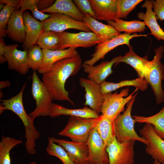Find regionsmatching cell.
Wrapping results in <instances>:
<instances>
[{"label":"cell","mask_w":164,"mask_h":164,"mask_svg":"<svg viewBox=\"0 0 164 164\" xmlns=\"http://www.w3.org/2000/svg\"><path fill=\"white\" fill-rule=\"evenodd\" d=\"M60 37L58 32L50 31H44L40 35L36 44L42 49L58 50Z\"/></svg>","instance_id":"31"},{"label":"cell","mask_w":164,"mask_h":164,"mask_svg":"<svg viewBox=\"0 0 164 164\" xmlns=\"http://www.w3.org/2000/svg\"><path fill=\"white\" fill-rule=\"evenodd\" d=\"M119 56L114 57L111 61H104L96 66H91L83 63L84 71L88 73L87 78L100 84L113 72L112 67L121 57Z\"/></svg>","instance_id":"18"},{"label":"cell","mask_w":164,"mask_h":164,"mask_svg":"<svg viewBox=\"0 0 164 164\" xmlns=\"http://www.w3.org/2000/svg\"><path fill=\"white\" fill-rule=\"evenodd\" d=\"M96 127L106 147L115 136L114 122L101 115Z\"/></svg>","instance_id":"30"},{"label":"cell","mask_w":164,"mask_h":164,"mask_svg":"<svg viewBox=\"0 0 164 164\" xmlns=\"http://www.w3.org/2000/svg\"><path fill=\"white\" fill-rule=\"evenodd\" d=\"M83 21L103 42L110 40L121 34L112 26L104 24L89 15L84 16Z\"/></svg>","instance_id":"24"},{"label":"cell","mask_w":164,"mask_h":164,"mask_svg":"<svg viewBox=\"0 0 164 164\" xmlns=\"http://www.w3.org/2000/svg\"><path fill=\"white\" fill-rule=\"evenodd\" d=\"M154 51L155 55L153 60L149 61V70L144 79L152 88L156 104H159L164 101V91L162 85V81L164 79V66L161 61L164 47L160 45Z\"/></svg>","instance_id":"4"},{"label":"cell","mask_w":164,"mask_h":164,"mask_svg":"<svg viewBox=\"0 0 164 164\" xmlns=\"http://www.w3.org/2000/svg\"><path fill=\"white\" fill-rule=\"evenodd\" d=\"M38 0H21L19 6L15 8L22 12L29 10L31 11L35 18L42 22L47 19L50 14H45L39 11L37 7Z\"/></svg>","instance_id":"35"},{"label":"cell","mask_w":164,"mask_h":164,"mask_svg":"<svg viewBox=\"0 0 164 164\" xmlns=\"http://www.w3.org/2000/svg\"><path fill=\"white\" fill-rule=\"evenodd\" d=\"M61 115H69L86 118H97L100 115L86 106L82 108L69 109L60 105L52 103L49 116L52 118Z\"/></svg>","instance_id":"26"},{"label":"cell","mask_w":164,"mask_h":164,"mask_svg":"<svg viewBox=\"0 0 164 164\" xmlns=\"http://www.w3.org/2000/svg\"><path fill=\"white\" fill-rule=\"evenodd\" d=\"M153 164H161L157 160H154V162H153Z\"/></svg>","instance_id":"45"},{"label":"cell","mask_w":164,"mask_h":164,"mask_svg":"<svg viewBox=\"0 0 164 164\" xmlns=\"http://www.w3.org/2000/svg\"><path fill=\"white\" fill-rule=\"evenodd\" d=\"M138 89L135 90L129 95V88L121 90L119 93L116 92L103 94V101L101 112L103 117L114 121L121 113L124 111L125 106L134 97Z\"/></svg>","instance_id":"5"},{"label":"cell","mask_w":164,"mask_h":164,"mask_svg":"<svg viewBox=\"0 0 164 164\" xmlns=\"http://www.w3.org/2000/svg\"><path fill=\"white\" fill-rule=\"evenodd\" d=\"M142 0H117L116 18L126 19L128 15Z\"/></svg>","instance_id":"36"},{"label":"cell","mask_w":164,"mask_h":164,"mask_svg":"<svg viewBox=\"0 0 164 164\" xmlns=\"http://www.w3.org/2000/svg\"><path fill=\"white\" fill-rule=\"evenodd\" d=\"M43 50V61L41 67L37 70L38 73L42 74L49 70L57 61L78 54L76 48L74 47L69 48L63 50Z\"/></svg>","instance_id":"23"},{"label":"cell","mask_w":164,"mask_h":164,"mask_svg":"<svg viewBox=\"0 0 164 164\" xmlns=\"http://www.w3.org/2000/svg\"><path fill=\"white\" fill-rule=\"evenodd\" d=\"M26 30V37L22 44L24 50H28L36 43L44 31L42 22L35 19L28 12H23Z\"/></svg>","instance_id":"17"},{"label":"cell","mask_w":164,"mask_h":164,"mask_svg":"<svg viewBox=\"0 0 164 164\" xmlns=\"http://www.w3.org/2000/svg\"><path fill=\"white\" fill-rule=\"evenodd\" d=\"M55 2L54 0H38L37 7L38 10L42 12L50 7Z\"/></svg>","instance_id":"40"},{"label":"cell","mask_w":164,"mask_h":164,"mask_svg":"<svg viewBox=\"0 0 164 164\" xmlns=\"http://www.w3.org/2000/svg\"><path fill=\"white\" fill-rule=\"evenodd\" d=\"M46 151L49 155L58 158L63 164H75L71 159L63 148L60 145L54 142L51 137L48 138V144Z\"/></svg>","instance_id":"33"},{"label":"cell","mask_w":164,"mask_h":164,"mask_svg":"<svg viewBox=\"0 0 164 164\" xmlns=\"http://www.w3.org/2000/svg\"><path fill=\"white\" fill-rule=\"evenodd\" d=\"M28 51V67L33 71L37 70L41 67L43 61V50L39 45L36 44L30 48Z\"/></svg>","instance_id":"34"},{"label":"cell","mask_w":164,"mask_h":164,"mask_svg":"<svg viewBox=\"0 0 164 164\" xmlns=\"http://www.w3.org/2000/svg\"><path fill=\"white\" fill-rule=\"evenodd\" d=\"M31 93L36 101V107L29 115L34 118L41 116H49L53 99L36 71H33L32 75Z\"/></svg>","instance_id":"7"},{"label":"cell","mask_w":164,"mask_h":164,"mask_svg":"<svg viewBox=\"0 0 164 164\" xmlns=\"http://www.w3.org/2000/svg\"><path fill=\"white\" fill-rule=\"evenodd\" d=\"M108 25L113 27L120 32H124L129 34L144 32L146 25L143 21L135 20L126 21L116 18L113 21L107 22Z\"/></svg>","instance_id":"28"},{"label":"cell","mask_w":164,"mask_h":164,"mask_svg":"<svg viewBox=\"0 0 164 164\" xmlns=\"http://www.w3.org/2000/svg\"><path fill=\"white\" fill-rule=\"evenodd\" d=\"M51 138L54 142L63 148L75 164H89L87 142L69 141L53 137Z\"/></svg>","instance_id":"16"},{"label":"cell","mask_w":164,"mask_h":164,"mask_svg":"<svg viewBox=\"0 0 164 164\" xmlns=\"http://www.w3.org/2000/svg\"><path fill=\"white\" fill-rule=\"evenodd\" d=\"M86 142L88 148L89 164H109L106 147L96 126L90 132Z\"/></svg>","instance_id":"13"},{"label":"cell","mask_w":164,"mask_h":164,"mask_svg":"<svg viewBox=\"0 0 164 164\" xmlns=\"http://www.w3.org/2000/svg\"><path fill=\"white\" fill-rule=\"evenodd\" d=\"M83 64L78 54L57 61L49 70L43 74L42 81L53 100L67 101L74 105L65 88V84L69 77L77 73Z\"/></svg>","instance_id":"1"},{"label":"cell","mask_w":164,"mask_h":164,"mask_svg":"<svg viewBox=\"0 0 164 164\" xmlns=\"http://www.w3.org/2000/svg\"><path fill=\"white\" fill-rule=\"evenodd\" d=\"M156 20L164 21V0H152Z\"/></svg>","instance_id":"39"},{"label":"cell","mask_w":164,"mask_h":164,"mask_svg":"<svg viewBox=\"0 0 164 164\" xmlns=\"http://www.w3.org/2000/svg\"><path fill=\"white\" fill-rule=\"evenodd\" d=\"M15 7L5 5L0 12V38L7 36L6 29L11 16L15 10Z\"/></svg>","instance_id":"37"},{"label":"cell","mask_w":164,"mask_h":164,"mask_svg":"<svg viewBox=\"0 0 164 164\" xmlns=\"http://www.w3.org/2000/svg\"><path fill=\"white\" fill-rule=\"evenodd\" d=\"M147 36L145 34H138L137 33L131 34L125 32L110 40L101 43L96 46L94 53L91 56V58L85 61L84 63L94 65L100 59H103L108 53L118 46L126 45L129 47L130 41L132 38L139 36L147 37Z\"/></svg>","instance_id":"11"},{"label":"cell","mask_w":164,"mask_h":164,"mask_svg":"<svg viewBox=\"0 0 164 164\" xmlns=\"http://www.w3.org/2000/svg\"><path fill=\"white\" fill-rule=\"evenodd\" d=\"M141 6L142 8H145L146 11L145 13L138 12L137 15L138 18L143 21L146 26L150 29L151 34L158 40H164V31L157 22L155 14L152 10L153 7L152 0H146Z\"/></svg>","instance_id":"22"},{"label":"cell","mask_w":164,"mask_h":164,"mask_svg":"<svg viewBox=\"0 0 164 164\" xmlns=\"http://www.w3.org/2000/svg\"><path fill=\"white\" fill-rule=\"evenodd\" d=\"M42 12L63 14L79 21H83L84 16L71 0H56L52 6Z\"/></svg>","instance_id":"25"},{"label":"cell","mask_w":164,"mask_h":164,"mask_svg":"<svg viewBox=\"0 0 164 164\" xmlns=\"http://www.w3.org/2000/svg\"><path fill=\"white\" fill-rule=\"evenodd\" d=\"M21 0H0V3L8 5L15 7H17L19 5Z\"/></svg>","instance_id":"42"},{"label":"cell","mask_w":164,"mask_h":164,"mask_svg":"<svg viewBox=\"0 0 164 164\" xmlns=\"http://www.w3.org/2000/svg\"><path fill=\"white\" fill-rule=\"evenodd\" d=\"M26 83L16 95L10 98L1 100L0 112L2 114L5 110H10L17 115L22 121L25 129V137L26 141L25 147L27 152L31 155L36 154V141L39 138L40 134L34 124V118L30 116L26 113L23 104V94Z\"/></svg>","instance_id":"2"},{"label":"cell","mask_w":164,"mask_h":164,"mask_svg":"<svg viewBox=\"0 0 164 164\" xmlns=\"http://www.w3.org/2000/svg\"><path fill=\"white\" fill-rule=\"evenodd\" d=\"M79 84L81 87L84 88L86 92L85 101L84 104L89 106L90 108L99 114L101 112L103 101L100 84L92 80L83 77L80 78Z\"/></svg>","instance_id":"15"},{"label":"cell","mask_w":164,"mask_h":164,"mask_svg":"<svg viewBox=\"0 0 164 164\" xmlns=\"http://www.w3.org/2000/svg\"><path fill=\"white\" fill-rule=\"evenodd\" d=\"M5 5H4V4L3 3H0V11L2 10V9L4 8Z\"/></svg>","instance_id":"44"},{"label":"cell","mask_w":164,"mask_h":164,"mask_svg":"<svg viewBox=\"0 0 164 164\" xmlns=\"http://www.w3.org/2000/svg\"><path fill=\"white\" fill-rule=\"evenodd\" d=\"M17 44L6 45L5 57L9 69L15 70L19 74L25 75L29 70L27 62L28 51L17 49Z\"/></svg>","instance_id":"14"},{"label":"cell","mask_w":164,"mask_h":164,"mask_svg":"<svg viewBox=\"0 0 164 164\" xmlns=\"http://www.w3.org/2000/svg\"><path fill=\"white\" fill-rule=\"evenodd\" d=\"M137 94V93L134 94L133 97L127 104L125 110L114 120L115 136L119 142L134 140L142 142L147 145V142L139 136L135 131L134 124L135 122L131 116L132 108Z\"/></svg>","instance_id":"3"},{"label":"cell","mask_w":164,"mask_h":164,"mask_svg":"<svg viewBox=\"0 0 164 164\" xmlns=\"http://www.w3.org/2000/svg\"><path fill=\"white\" fill-rule=\"evenodd\" d=\"M135 142L130 140L121 143L114 137L105 149L108 153L109 164H133Z\"/></svg>","instance_id":"8"},{"label":"cell","mask_w":164,"mask_h":164,"mask_svg":"<svg viewBox=\"0 0 164 164\" xmlns=\"http://www.w3.org/2000/svg\"><path fill=\"white\" fill-rule=\"evenodd\" d=\"M163 90H164V89H163Z\"/></svg>","instance_id":"48"},{"label":"cell","mask_w":164,"mask_h":164,"mask_svg":"<svg viewBox=\"0 0 164 164\" xmlns=\"http://www.w3.org/2000/svg\"><path fill=\"white\" fill-rule=\"evenodd\" d=\"M97 20L113 21L116 18L117 0H89Z\"/></svg>","instance_id":"19"},{"label":"cell","mask_w":164,"mask_h":164,"mask_svg":"<svg viewBox=\"0 0 164 164\" xmlns=\"http://www.w3.org/2000/svg\"><path fill=\"white\" fill-rule=\"evenodd\" d=\"M6 45L3 38H0V63H2L7 61L5 57V48Z\"/></svg>","instance_id":"41"},{"label":"cell","mask_w":164,"mask_h":164,"mask_svg":"<svg viewBox=\"0 0 164 164\" xmlns=\"http://www.w3.org/2000/svg\"><path fill=\"white\" fill-rule=\"evenodd\" d=\"M59 33L60 37L58 49L60 50L70 47L89 48L103 42L92 32L76 33L63 32Z\"/></svg>","instance_id":"10"},{"label":"cell","mask_w":164,"mask_h":164,"mask_svg":"<svg viewBox=\"0 0 164 164\" xmlns=\"http://www.w3.org/2000/svg\"><path fill=\"white\" fill-rule=\"evenodd\" d=\"M30 164H37L35 162L32 161L30 162Z\"/></svg>","instance_id":"46"},{"label":"cell","mask_w":164,"mask_h":164,"mask_svg":"<svg viewBox=\"0 0 164 164\" xmlns=\"http://www.w3.org/2000/svg\"><path fill=\"white\" fill-rule=\"evenodd\" d=\"M43 31L61 32L69 29H74L85 32H91L83 21L76 20L68 15L57 13H50V16L42 22Z\"/></svg>","instance_id":"9"},{"label":"cell","mask_w":164,"mask_h":164,"mask_svg":"<svg viewBox=\"0 0 164 164\" xmlns=\"http://www.w3.org/2000/svg\"><path fill=\"white\" fill-rule=\"evenodd\" d=\"M11 85L10 82L9 80L1 81L0 82V89L8 87Z\"/></svg>","instance_id":"43"},{"label":"cell","mask_w":164,"mask_h":164,"mask_svg":"<svg viewBox=\"0 0 164 164\" xmlns=\"http://www.w3.org/2000/svg\"><path fill=\"white\" fill-rule=\"evenodd\" d=\"M129 50L121 56L115 64V66L120 63H124L132 67L136 71L138 77L144 78L149 70V61L148 57L139 56L134 51L132 46L130 45Z\"/></svg>","instance_id":"21"},{"label":"cell","mask_w":164,"mask_h":164,"mask_svg":"<svg viewBox=\"0 0 164 164\" xmlns=\"http://www.w3.org/2000/svg\"><path fill=\"white\" fill-rule=\"evenodd\" d=\"M100 117L86 118L70 116L67 124L58 135L69 137L72 141L86 142L90 132L96 126Z\"/></svg>","instance_id":"6"},{"label":"cell","mask_w":164,"mask_h":164,"mask_svg":"<svg viewBox=\"0 0 164 164\" xmlns=\"http://www.w3.org/2000/svg\"><path fill=\"white\" fill-rule=\"evenodd\" d=\"M73 1L84 16L89 15L96 19L89 0H73Z\"/></svg>","instance_id":"38"},{"label":"cell","mask_w":164,"mask_h":164,"mask_svg":"<svg viewBox=\"0 0 164 164\" xmlns=\"http://www.w3.org/2000/svg\"><path fill=\"white\" fill-rule=\"evenodd\" d=\"M22 143L21 140L2 136L0 142V164H11L10 151L14 147Z\"/></svg>","instance_id":"32"},{"label":"cell","mask_w":164,"mask_h":164,"mask_svg":"<svg viewBox=\"0 0 164 164\" xmlns=\"http://www.w3.org/2000/svg\"><path fill=\"white\" fill-rule=\"evenodd\" d=\"M100 85L103 94L111 92L120 88L126 86H133L142 91L146 90L148 87V84L145 79L138 77L134 79L122 80L117 83L105 80Z\"/></svg>","instance_id":"27"},{"label":"cell","mask_w":164,"mask_h":164,"mask_svg":"<svg viewBox=\"0 0 164 164\" xmlns=\"http://www.w3.org/2000/svg\"><path fill=\"white\" fill-rule=\"evenodd\" d=\"M0 91L1 92V93H0V98H1V97L2 98V97H3V94L2 92V91Z\"/></svg>","instance_id":"47"},{"label":"cell","mask_w":164,"mask_h":164,"mask_svg":"<svg viewBox=\"0 0 164 164\" xmlns=\"http://www.w3.org/2000/svg\"><path fill=\"white\" fill-rule=\"evenodd\" d=\"M135 122L151 125L156 134L164 140V106L156 114L149 117L138 115L132 116Z\"/></svg>","instance_id":"29"},{"label":"cell","mask_w":164,"mask_h":164,"mask_svg":"<svg viewBox=\"0 0 164 164\" xmlns=\"http://www.w3.org/2000/svg\"><path fill=\"white\" fill-rule=\"evenodd\" d=\"M23 12L15 10L12 13L6 29L7 35L13 41L23 43L26 37V30Z\"/></svg>","instance_id":"20"},{"label":"cell","mask_w":164,"mask_h":164,"mask_svg":"<svg viewBox=\"0 0 164 164\" xmlns=\"http://www.w3.org/2000/svg\"><path fill=\"white\" fill-rule=\"evenodd\" d=\"M141 137L147 142L145 151L154 160L164 164V140L155 132L153 126L146 123L139 130Z\"/></svg>","instance_id":"12"}]
</instances>
